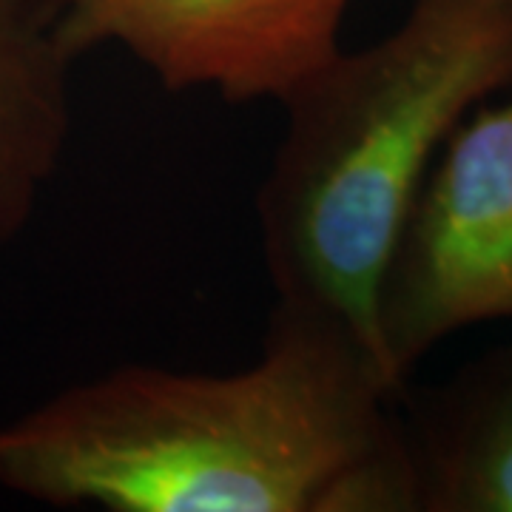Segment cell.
I'll list each match as a JSON object with an SVG mask.
<instances>
[{
	"instance_id": "obj_1",
	"label": "cell",
	"mask_w": 512,
	"mask_h": 512,
	"mask_svg": "<svg viewBox=\"0 0 512 512\" xmlns=\"http://www.w3.org/2000/svg\"><path fill=\"white\" fill-rule=\"evenodd\" d=\"M348 330L274 305L254 365H120L0 427V487L109 512H419L399 399Z\"/></svg>"
},
{
	"instance_id": "obj_2",
	"label": "cell",
	"mask_w": 512,
	"mask_h": 512,
	"mask_svg": "<svg viewBox=\"0 0 512 512\" xmlns=\"http://www.w3.org/2000/svg\"><path fill=\"white\" fill-rule=\"evenodd\" d=\"M507 86L495 0H413L396 32L302 80L256 197L276 305L345 328L384 370L376 305L404 220L453 128Z\"/></svg>"
},
{
	"instance_id": "obj_3",
	"label": "cell",
	"mask_w": 512,
	"mask_h": 512,
	"mask_svg": "<svg viewBox=\"0 0 512 512\" xmlns=\"http://www.w3.org/2000/svg\"><path fill=\"white\" fill-rule=\"evenodd\" d=\"M444 140L387 262L376 330L387 376L407 387L450 333L512 319V86Z\"/></svg>"
},
{
	"instance_id": "obj_4",
	"label": "cell",
	"mask_w": 512,
	"mask_h": 512,
	"mask_svg": "<svg viewBox=\"0 0 512 512\" xmlns=\"http://www.w3.org/2000/svg\"><path fill=\"white\" fill-rule=\"evenodd\" d=\"M353 0H63L74 55L120 46L168 92L276 100L342 52Z\"/></svg>"
},
{
	"instance_id": "obj_5",
	"label": "cell",
	"mask_w": 512,
	"mask_h": 512,
	"mask_svg": "<svg viewBox=\"0 0 512 512\" xmlns=\"http://www.w3.org/2000/svg\"><path fill=\"white\" fill-rule=\"evenodd\" d=\"M63 0H0V251L35 220L72 140Z\"/></svg>"
},
{
	"instance_id": "obj_6",
	"label": "cell",
	"mask_w": 512,
	"mask_h": 512,
	"mask_svg": "<svg viewBox=\"0 0 512 512\" xmlns=\"http://www.w3.org/2000/svg\"><path fill=\"white\" fill-rule=\"evenodd\" d=\"M402 419L419 512H512V348L419 393Z\"/></svg>"
},
{
	"instance_id": "obj_7",
	"label": "cell",
	"mask_w": 512,
	"mask_h": 512,
	"mask_svg": "<svg viewBox=\"0 0 512 512\" xmlns=\"http://www.w3.org/2000/svg\"><path fill=\"white\" fill-rule=\"evenodd\" d=\"M495 3H504L507 9H512V0H495Z\"/></svg>"
}]
</instances>
